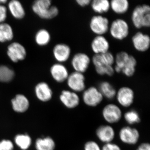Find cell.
<instances>
[{"mask_svg":"<svg viewBox=\"0 0 150 150\" xmlns=\"http://www.w3.org/2000/svg\"><path fill=\"white\" fill-rule=\"evenodd\" d=\"M8 11L14 18L21 20L24 18L25 11L22 3L18 0H11L8 3Z\"/></svg>","mask_w":150,"mask_h":150,"instance_id":"ffe728a7","label":"cell"},{"mask_svg":"<svg viewBox=\"0 0 150 150\" xmlns=\"http://www.w3.org/2000/svg\"><path fill=\"white\" fill-rule=\"evenodd\" d=\"M91 62V59L86 53H76L73 56L71 60V65L74 71L83 74L88 69Z\"/></svg>","mask_w":150,"mask_h":150,"instance_id":"52a82bcc","label":"cell"},{"mask_svg":"<svg viewBox=\"0 0 150 150\" xmlns=\"http://www.w3.org/2000/svg\"><path fill=\"white\" fill-rule=\"evenodd\" d=\"M13 38V30L11 25L5 22L0 23V43L11 41Z\"/></svg>","mask_w":150,"mask_h":150,"instance_id":"603a6c76","label":"cell"},{"mask_svg":"<svg viewBox=\"0 0 150 150\" xmlns=\"http://www.w3.org/2000/svg\"><path fill=\"white\" fill-rule=\"evenodd\" d=\"M101 150H122L118 145L114 143L105 144L101 148Z\"/></svg>","mask_w":150,"mask_h":150,"instance_id":"8d00e7d4","label":"cell"},{"mask_svg":"<svg viewBox=\"0 0 150 150\" xmlns=\"http://www.w3.org/2000/svg\"><path fill=\"white\" fill-rule=\"evenodd\" d=\"M98 88L103 97H105L108 99L112 100L116 96L117 91L114 87L108 82L106 81L101 82Z\"/></svg>","mask_w":150,"mask_h":150,"instance_id":"cb8c5ba5","label":"cell"},{"mask_svg":"<svg viewBox=\"0 0 150 150\" xmlns=\"http://www.w3.org/2000/svg\"><path fill=\"white\" fill-rule=\"evenodd\" d=\"M8 9L5 5H0V23H4L7 18Z\"/></svg>","mask_w":150,"mask_h":150,"instance_id":"d590c367","label":"cell"},{"mask_svg":"<svg viewBox=\"0 0 150 150\" xmlns=\"http://www.w3.org/2000/svg\"><path fill=\"white\" fill-rule=\"evenodd\" d=\"M91 46L92 51L95 54L108 52L110 47L109 41L104 35H96L91 41Z\"/></svg>","mask_w":150,"mask_h":150,"instance_id":"e0dca14e","label":"cell"},{"mask_svg":"<svg viewBox=\"0 0 150 150\" xmlns=\"http://www.w3.org/2000/svg\"><path fill=\"white\" fill-rule=\"evenodd\" d=\"M92 32L96 35H103L109 31V20L102 15H96L92 17L89 23Z\"/></svg>","mask_w":150,"mask_h":150,"instance_id":"277c9868","label":"cell"},{"mask_svg":"<svg viewBox=\"0 0 150 150\" xmlns=\"http://www.w3.org/2000/svg\"><path fill=\"white\" fill-rule=\"evenodd\" d=\"M129 23L123 19L114 20L109 26L110 35L115 40H122L126 39L129 35Z\"/></svg>","mask_w":150,"mask_h":150,"instance_id":"3957f363","label":"cell"},{"mask_svg":"<svg viewBox=\"0 0 150 150\" xmlns=\"http://www.w3.org/2000/svg\"><path fill=\"white\" fill-rule=\"evenodd\" d=\"M137 62L135 57L130 55L129 59L124 65L121 73L128 77L133 76L136 72Z\"/></svg>","mask_w":150,"mask_h":150,"instance_id":"4316f807","label":"cell"},{"mask_svg":"<svg viewBox=\"0 0 150 150\" xmlns=\"http://www.w3.org/2000/svg\"><path fill=\"white\" fill-rule=\"evenodd\" d=\"M86 78L82 73L74 71L69 74L67 83L71 91L76 93L83 91L86 89Z\"/></svg>","mask_w":150,"mask_h":150,"instance_id":"ba28073f","label":"cell"},{"mask_svg":"<svg viewBox=\"0 0 150 150\" xmlns=\"http://www.w3.org/2000/svg\"><path fill=\"white\" fill-rule=\"evenodd\" d=\"M31 8L34 13L43 19L55 18L59 14V8L52 5L51 0H36L33 2Z\"/></svg>","mask_w":150,"mask_h":150,"instance_id":"6da1fadb","label":"cell"},{"mask_svg":"<svg viewBox=\"0 0 150 150\" xmlns=\"http://www.w3.org/2000/svg\"><path fill=\"white\" fill-rule=\"evenodd\" d=\"M13 145L9 140H4L0 142V150H13Z\"/></svg>","mask_w":150,"mask_h":150,"instance_id":"e575fe53","label":"cell"},{"mask_svg":"<svg viewBox=\"0 0 150 150\" xmlns=\"http://www.w3.org/2000/svg\"><path fill=\"white\" fill-rule=\"evenodd\" d=\"M76 3L78 5L82 7H85L91 4V0H76Z\"/></svg>","mask_w":150,"mask_h":150,"instance_id":"74e56055","label":"cell"},{"mask_svg":"<svg viewBox=\"0 0 150 150\" xmlns=\"http://www.w3.org/2000/svg\"><path fill=\"white\" fill-rule=\"evenodd\" d=\"M132 43L134 48L137 51L146 52L150 48V38L148 34L139 31L132 36Z\"/></svg>","mask_w":150,"mask_h":150,"instance_id":"7c38bea8","label":"cell"},{"mask_svg":"<svg viewBox=\"0 0 150 150\" xmlns=\"http://www.w3.org/2000/svg\"><path fill=\"white\" fill-rule=\"evenodd\" d=\"M119 139L121 142L126 144L134 145L139 142L140 134L135 128L130 126H124L119 132Z\"/></svg>","mask_w":150,"mask_h":150,"instance_id":"30bf717a","label":"cell"},{"mask_svg":"<svg viewBox=\"0 0 150 150\" xmlns=\"http://www.w3.org/2000/svg\"><path fill=\"white\" fill-rule=\"evenodd\" d=\"M8 1L7 0H0V5H4L6 3H7Z\"/></svg>","mask_w":150,"mask_h":150,"instance_id":"ab89813d","label":"cell"},{"mask_svg":"<svg viewBox=\"0 0 150 150\" xmlns=\"http://www.w3.org/2000/svg\"><path fill=\"white\" fill-rule=\"evenodd\" d=\"M55 143L50 137L39 139L36 140L35 147L37 150H54Z\"/></svg>","mask_w":150,"mask_h":150,"instance_id":"f546056e","label":"cell"},{"mask_svg":"<svg viewBox=\"0 0 150 150\" xmlns=\"http://www.w3.org/2000/svg\"><path fill=\"white\" fill-rule=\"evenodd\" d=\"M84 150H101V148L96 142L90 141L85 144Z\"/></svg>","mask_w":150,"mask_h":150,"instance_id":"836d02e7","label":"cell"},{"mask_svg":"<svg viewBox=\"0 0 150 150\" xmlns=\"http://www.w3.org/2000/svg\"><path fill=\"white\" fill-rule=\"evenodd\" d=\"M35 95L38 99L46 102L50 100L53 96V92L47 83L40 82L35 86Z\"/></svg>","mask_w":150,"mask_h":150,"instance_id":"d6986e66","label":"cell"},{"mask_svg":"<svg viewBox=\"0 0 150 150\" xmlns=\"http://www.w3.org/2000/svg\"><path fill=\"white\" fill-rule=\"evenodd\" d=\"M136 150H150V144L148 143H142Z\"/></svg>","mask_w":150,"mask_h":150,"instance_id":"f35d334b","label":"cell"},{"mask_svg":"<svg viewBox=\"0 0 150 150\" xmlns=\"http://www.w3.org/2000/svg\"><path fill=\"white\" fill-rule=\"evenodd\" d=\"M117 101L121 106L129 107L133 104L135 98L133 90L128 86H123L116 92Z\"/></svg>","mask_w":150,"mask_h":150,"instance_id":"8fae6325","label":"cell"},{"mask_svg":"<svg viewBox=\"0 0 150 150\" xmlns=\"http://www.w3.org/2000/svg\"><path fill=\"white\" fill-rule=\"evenodd\" d=\"M60 99L64 105L69 109H73L77 107L80 101L77 93L71 91L65 90L61 93Z\"/></svg>","mask_w":150,"mask_h":150,"instance_id":"9a60e30c","label":"cell"},{"mask_svg":"<svg viewBox=\"0 0 150 150\" xmlns=\"http://www.w3.org/2000/svg\"><path fill=\"white\" fill-rule=\"evenodd\" d=\"M71 49L69 45L64 43H59L54 46L53 49L54 58L58 63L63 64L69 59Z\"/></svg>","mask_w":150,"mask_h":150,"instance_id":"4fadbf2b","label":"cell"},{"mask_svg":"<svg viewBox=\"0 0 150 150\" xmlns=\"http://www.w3.org/2000/svg\"><path fill=\"white\" fill-rule=\"evenodd\" d=\"M7 55L12 62L16 63L25 59L27 56V51L21 43L13 42L8 46Z\"/></svg>","mask_w":150,"mask_h":150,"instance_id":"5b68a950","label":"cell"},{"mask_svg":"<svg viewBox=\"0 0 150 150\" xmlns=\"http://www.w3.org/2000/svg\"><path fill=\"white\" fill-rule=\"evenodd\" d=\"M97 137L100 141L105 144L111 143L115 137L114 129L110 125L100 126L96 131Z\"/></svg>","mask_w":150,"mask_h":150,"instance_id":"ac0fdd59","label":"cell"},{"mask_svg":"<svg viewBox=\"0 0 150 150\" xmlns=\"http://www.w3.org/2000/svg\"><path fill=\"white\" fill-rule=\"evenodd\" d=\"M91 62L95 68L113 66L115 64V56L110 51L103 54H94Z\"/></svg>","mask_w":150,"mask_h":150,"instance_id":"2e32d148","label":"cell"},{"mask_svg":"<svg viewBox=\"0 0 150 150\" xmlns=\"http://www.w3.org/2000/svg\"><path fill=\"white\" fill-rule=\"evenodd\" d=\"M130 55L126 51H121L118 52L115 56V72L121 73L122 68L129 59Z\"/></svg>","mask_w":150,"mask_h":150,"instance_id":"83f0119b","label":"cell"},{"mask_svg":"<svg viewBox=\"0 0 150 150\" xmlns=\"http://www.w3.org/2000/svg\"><path fill=\"white\" fill-rule=\"evenodd\" d=\"M91 6L92 10L98 15L106 13L110 10V2L108 0L91 1Z\"/></svg>","mask_w":150,"mask_h":150,"instance_id":"d4e9b609","label":"cell"},{"mask_svg":"<svg viewBox=\"0 0 150 150\" xmlns=\"http://www.w3.org/2000/svg\"><path fill=\"white\" fill-rule=\"evenodd\" d=\"M50 72L52 78L59 83L67 81L69 75L67 67L61 63H56L52 65L50 68Z\"/></svg>","mask_w":150,"mask_h":150,"instance_id":"5bb4252c","label":"cell"},{"mask_svg":"<svg viewBox=\"0 0 150 150\" xmlns=\"http://www.w3.org/2000/svg\"><path fill=\"white\" fill-rule=\"evenodd\" d=\"M125 121L130 125L140 123L141 121L139 114L136 110H131L125 112L124 115Z\"/></svg>","mask_w":150,"mask_h":150,"instance_id":"1f68e13d","label":"cell"},{"mask_svg":"<svg viewBox=\"0 0 150 150\" xmlns=\"http://www.w3.org/2000/svg\"><path fill=\"white\" fill-rule=\"evenodd\" d=\"M15 76V72L6 65H0V82L4 83L10 82Z\"/></svg>","mask_w":150,"mask_h":150,"instance_id":"f1b7e54d","label":"cell"},{"mask_svg":"<svg viewBox=\"0 0 150 150\" xmlns=\"http://www.w3.org/2000/svg\"><path fill=\"white\" fill-rule=\"evenodd\" d=\"M103 96L98 88L91 86L85 90L82 95V99L85 104L90 107H96L100 104Z\"/></svg>","mask_w":150,"mask_h":150,"instance_id":"8992f818","label":"cell"},{"mask_svg":"<svg viewBox=\"0 0 150 150\" xmlns=\"http://www.w3.org/2000/svg\"><path fill=\"white\" fill-rule=\"evenodd\" d=\"M102 113L104 120L110 124L118 123L122 117L121 108L112 103L105 105L103 109Z\"/></svg>","mask_w":150,"mask_h":150,"instance_id":"9c48e42d","label":"cell"},{"mask_svg":"<svg viewBox=\"0 0 150 150\" xmlns=\"http://www.w3.org/2000/svg\"><path fill=\"white\" fill-rule=\"evenodd\" d=\"M51 40V35L47 30L42 28L35 33V41L37 45L40 46H47Z\"/></svg>","mask_w":150,"mask_h":150,"instance_id":"484cf974","label":"cell"},{"mask_svg":"<svg viewBox=\"0 0 150 150\" xmlns=\"http://www.w3.org/2000/svg\"><path fill=\"white\" fill-rule=\"evenodd\" d=\"M110 2V9L118 15L124 14L129 11L130 4L128 0H112Z\"/></svg>","mask_w":150,"mask_h":150,"instance_id":"7402d4cb","label":"cell"},{"mask_svg":"<svg viewBox=\"0 0 150 150\" xmlns=\"http://www.w3.org/2000/svg\"><path fill=\"white\" fill-rule=\"evenodd\" d=\"M95 69L97 74L100 76L106 75L108 76H112L115 73L113 66L95 67Z\"/></svg>","mask_w":150,"mask_h":150,"instance_id":"d6a6232c","label":"cell"},{"mask_svg":"<svg viewBox=\"0 0 150 150\" xmlns=\"http://www.w3.org/2000/svg\"><path fill=\"white\" fill-rule=\"evenodd\" d=\"M131 21L137 29L149 28L150 25V7L147 4L136 6L131 14Z\"/></svg>","mask_w":150,"mask_h":150,"instance_id":"7a4b0ae2","label":"cell"},{"mask_svg":"<svg viewBox=\"0 0 150 150\" xmlns=\"http://www.w3.org/2000/svg\"><path fill=\"white\" fill-rule=\"evenodd\" d=\"M16 144L21 149L26 150L31 144V140L28 135H18L15 138Z\"/></svg>","mask_w":150,"mask_h":150,"instance_id":"4dcf8cb0","label":"cell"},{"mask_svg":"<svg viewBox=\"0 0 150 150\" xmlns=\"http://www.w3.org/2000/svg\"><path fill=\"white\" fill-rule=\"evenodd\" d=\"M13 108L18 112H23L27 110L29 107V103L28 99L24 95L19 94L12 99Z\"/></svg>","mask_w":150,"mask_h":150,"instance_id":"44dd1931","label":"cell"}]
</instances>
